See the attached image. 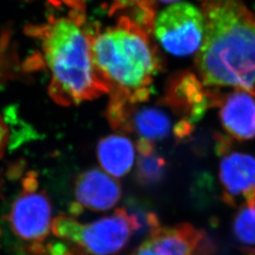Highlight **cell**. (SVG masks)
Segmentation results:
<instances>
[{
    "mask_svg": "<svg viewBox=\"0 0 255 255\" xmlns=\"http://www.w3.org/2000/svg\"><path fill=\"white\" fill-rule=\"evenodd\" d=\"M61 9L30 28L40 42L51 75L48 92L54 102L70 106L109 94L92 58L93 32L87 25L82 0H61Z\"/></svg>",
    "mask_w": 255,
    "mask_h": 255,
    "instance_id": "6da1fadb",
    "label": "cell"
},
{
    "mask_svg": "<svg viewBox=\"0 0 255 255\" xmlns=\"http://www.w3.org/2000/svg\"><path fill=\"white\" fill-rule=\"evenodd\" d=\"M204 40L197 53L207 87H232L255 97V14L244 0H203Z\"/></svg>",
    "mask_w": 255,
    "mask_h": 255,
    "instance_id": "7a4b0ae2",
    "label": "cell"
},
{
    "mask_svg": "<svg viewBox=\"0 0 255 255\" xmlns=\"http://www.w3.org/2000/svg\"><path fill=\"white\" fill-rule=\"evenodd\" d=\"M150 33L128 15H120L114 25L93 32V63L109 90L110 101L137 105L149 99L163 65Z\"/></svg>",
    "mask_w": 255,
    "mask_h": 255,
    "instance_id": "3957f363",
    "label": "cell"
},
{
    "mask_svg": "<svg viewBox=\"0 0 255 255\" xmlns=\"http://www.w3.org/2000/svg\"><path fill=\"white\" fill-rule=\"evenodd\" d=\"M51 231L88 255H118L134 234H142L135 214L125 207L86 224L69 216H59L53 219Z\"/></svg>",
    "mask_w": 255,
    "mask_h": 255,
    "instance_id": "277c9868",
    "label": "cell"
},
{
    "mask_svg": "<svg viewBox=\"0 0 255 255\" xmlns=\"http://www.w3.org/2000/svg\"><path fill=\"white\" fill-rule=\"evenodd\" d=\"M152 32L168 53L178 57L194 54L204 40L203 14L190 3H173L155 17Z\"/></svg>",
    "mask_w": 255,
    "mask_h": 255,
    "instance_id": "5b68a950",
    "label": "cell"
},
{
    "mask_svg": "<svg viewBox=\"0 0 255 255\" xmlns=\"http://www.w3.org/2000/svg\"><path fill=\"white\" fill-rule=\"evenodd\" d=\"M51 203L46 193L39 188L37 174L28 172L8 216L10 227L19 238L40 244L51 231Z\"/></svg>",
    "mask_w": 255,
    "mask_h": 255,
    "instance_id": "8992f818",
    "label": "cell"
},
{
    "mask_svg": "<svg viewBox=\"0 0 255 255\" xmlns=\"http://www.w3.org/2000/svg\"><path fill=\"white\" fill-rule=\"evenodd\" d=\"M229 138L219 136V182L222 200L232 207L255 202V158L231 151Z\"/></svg>",
    "mask_w": 255,
    "mask_h": 255,
    "instance_id": "52a82bcc",
    "label": "cell"
},
{
    "mask_svg": "<svg viewBox=\"0 0 255 255\" xmlns=\"http://www.w3.org/2000/svg\"><path fill=\"white\" fill-rule=\"evenodd\" d=\"M217 97L218 91L211 90L196 74L187 71L175 74L169 80L162 103L181 120L193 124L207 110L216 107Z\"/></svg>",
    "mask_w": 255,
    "mask_h": 255,
    "instance_id": "ba28073f",
    "label": "cell"
},
{
    "mask_svg": "<svg viewBox=\"0 0 255 255\" xmlns=\"http://www.w3.org/2000/svg\"><path fill=\"white\" fill-rule=\"evenodd\" d=\"M206 240L202 232L188 223L159 227L130 255H203Z\"/></svg>",
    "mask_w": 255,
    "mask_h": 255,
    "instance_id": "9c48e42d",
    "label": "cell"
},
{
    "mask_svg": "<svg viewBox=\"0 0 255 255\" xmlns=\"http://www.w3.org/2000/svg\"><path fill=\"white\" fill-rule=\"evenodd\" d=\"M216 107L219 109L221 126L229 138L248 141L255 138V100L242 90L218 93Z\"/></svg>",
    "mask_w": 255,
    "mask_h": 255,
    "instance_id": "30bf717a",
    "label": "cell"
},
{
    "mask_svg": "<svg viewBox=\"0 0 255 255\" xmlns=\"http://www.w3.org/2000/svg\"><path fill=\"white\" fill-rule=\"evenodd\" d=\"M119 182L101 169H89L79 175L75 182L74 213L83 209L96 212L114 208L121 199Z\"/></svg>",
    "mask_w": 255,
    "mask_h": 255,
    "instance_id": "8fae6325",
    "label": "cell"
},
{
    "mask_svg": "<svg viewBox=\"0 0 255 255\" xmlns=\"http://www.w3.org/2000/svg\"><path fill=\"white\" fill-rule=\"evenodd\" d=\"M97 155L101 167L112 177L121 178L131 169L135 149L134 145L123 134H111L100 140Z\"/></svg>",
    "mask_w": 255,
    "mask_h": 255,
    "instance_id": "7c38bea8",
    "label": "cell"
},
{
    "mask_svg": "<svg viewBox=\"0 0 255 255\" xmlns=\"http://www.w3.org/2000/svg\"><path fill=\"white\" fill-rule=\"evenodd\" d=\"M138 160L136 164L137 181L142 185H154L160 182L166 173V160L157 153L154 144L137 139Z\"/></svg>",
    "mask_w": 255,
    "mask_h": 255,
    "instance_id": "4fadbf2b",
    "label": "cell"
},
{
    "mask_svg": "<svg viewBox=\"0 0 255 255\" xmlns=\"http://www.w3.org/2000/svg\"><path fill=\"white\" fill-rule=\"evenodd\" d=\"M155 0H111V15H128L152 31L155 15Z\"/></svg>",
    "mask_w": 255,
    "mask_h": 255,
    "instance_id": "5bb4252c",
    "label": "cell"
},
{
    "mask_svg": "<svg viewBox=\"0 0 255 255\" xmlns=\"http://www.w3.org/2000/svg\"><path fill=\"white\" fill-rule=\"evenodd\" d=\"M236 240L244 246H255V202L244 204L238 210L233 222Z\"/></svg>",
    "mask_w": 255,
    "mask_h": 255,
    "instance_id": "9a60e30c",
    "label": "cell"
},
{
    "mask_svg": "<svg viewBox=\"0 0 255 255\" xmlns=\"http://www.w3.org/2000/svg\"><path fill=\"white\" fill-rule=\"evenodd\" d=\"M9 142V128L0 115V158L3 156Z\"/></svg>",
    "mask_w": 255,
    "mask_h": 255,
    "instance_id": "2e32d148",
    "label": "cell"
},
{
    "mask_svg": "<svg viewBox=\"0 0 255 255\" xmlns=\"http://www.w3.org/2000/svg\"><path fill=\"white\" fill-rule=\"evenodd\" d=\"M163 3H166V4H169V3H177V2H181V0H159Z\"/></svg>",
    "mask_w": 255,
    "mask_h": 255,
    "instance_id": "e0dca14e",
    "label": "cell"
}]
</instances>
